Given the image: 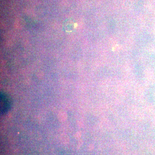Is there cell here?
I'll use <instances>...</instances> for the list:
<instances>
[{"label": "cell", "mask_w": 155, "mask_h": 155, "mask_svg": "<svg viewBox=\"0 0 155 155\" xmlns=\"http://www.w3.org/2000/svg\"><path fill=\"white\" fill-rule=\"evenodd\" d=\"M11 101L9 97L5 94H1V114H5L8 111L11 107Z\"/></svg>", "instance_id": "obj_1"}]
</instances>
